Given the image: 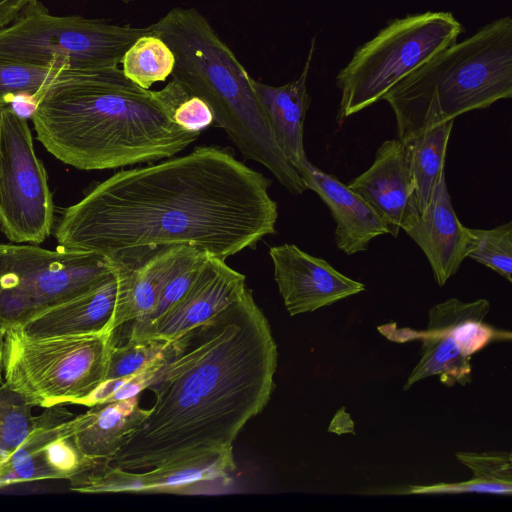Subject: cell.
I'll return each mask as SVG.
<instances>
[{"mask_svg": "<svg viewBox=\"0 0 512 512\" xmlns=\"http://www.w3.org/2000/svg\"><path fill=\"white\" fill-rule=\"evenodd\" d=\"M269 186L228 149L197 147L97 184L62 212L54 235L62 248L113 261L167 246L225 260L276 232Z\"/></svg>", "mask_w": 512, "mask_h": 512, "instance_id": "1", "label": "cell"}, {"mask_svg": "<svg viewBox=\"0 0 512 512\" xmlns=\"http://www.w3.org/2000/svg\"><path fill=\"white\" fill-rule=\"evenodd\" d=\"M277 344L246 291L209 321L171 342L148 387L143 424L105 463L140 471L232 456L233 442L275 387Z\"/></svg>", "mask_w": 512, "mask_h": 512, "instance_id": "2", "label": "cell"}, {"mask_svg": "<svg viewBox=\"0 0 512 512\" xmlns=\"http://www.w3.org/2000/svg\"><path fill=\"white\" fill-rule=\"evenodd\" d=\"M31 118L46 150L80 170L170 158L200 135L178 126L151 90L119 67L64 71L44 90Z\"/></svg>", "mask_w": 512, "mask_h": 512, "instance_id": "3", "label": "cell"}, {"mask_svg": "<svg viewBox=\"0 0 512 512\" xmlns=\"http://www.w3.org/2000/svg\"><path fill=\"white\" fill-rule=\"evenodd\" d=\"M175 57L172 78L211 108L241 154L266 167L292 194L307 190L277 145L251 76L207 19L194 8H173L149 27Z\"/></svg>", "mask_w": 512, "mask_h": 512, "instance_id": "4", "label": "cell"}, {"mask_svg": "<svg viewBox=\"0 0 512 512\" xmlns=\"http://www.w3.org/2000/svg\"><path fill=\"white\" fill-rule=\"evenodd\" d=\"M512 96V19L499 18L441 50L383 97L398 139Z\"/></svg>", "mask_w": 512, "mask_h": 512, "instance_id": "5", "label": "cell"}, {"mask_svg": "<svg viewBox=\"0 0 512 512\" xmlns=\"http://www.w3.org/2000/svg\"><path fill=\"white\" fill-rule=\"evenodd\" d=\"M113 332L32 337L6 331L4 382L33 406L82 404L105 380Z\"/></svg>", "mask_w": 512, "mask_h": 512, "instance_id": "6", "label": "cell"}, {"mask_svg": "<svg viewBox=\"0 0 512 512\" xmlns=\"http://www.w3.org/2000/svg\"><path fill=\"white\" fill-rule=\"evenodd\" d=\"M461 30L451 12L428 11L390 21L339 71L338 123L382 100L401 79L454 44Z\"/></svg>", "mask_w": 512, "mask_h": 512, "instance_id": "7", "label": "cell"}, {"mask_svg": "<svg viewBox=\"0 0 512 512\" xmlns=\"http://www.w3.org/2000/svg\"><path fill=\"white\" fill-rule=\"evenodd\" d=\"M147 28L120 26L81 16H54L30 1L8 26L0 28V56L30 65L60 63L69 70L116 68Z\"/></svg>", "mask_w": 512, "mask_h": 512, "instance_id": "8", "label": "cell"}, {"mask_svg": "<svg viewBox=\"0 0 512 512\" xmlns=\"http://www.w3.org/2000/svg\"><path fill=\"white\" fill-rule=\"evenodd\" d=\"M117 263L99 253L0 243V328H19L38 313L111 277Z\"/></svg>", "mask_w": 512, "mask_h": 512, "instance_id": "9", "label": "cell"}, {"mask_svg": "<svg viewBox=\"0 0 512 512\" xmlns=\"http://www.w3.org/2000/svg\"><path fill=\"white\" fill-rule=\"evenodd\" d=\"M54 203L27 120L0 108V228L14 243H42L54 226Z\"/></svg>", "mask_w": 512, "mask_h": 512, "instance_id": "10", "label": "cell"}, {"mask_svg": "<svg viewBox=\"0 0 512 512\" xmlns=\"http://www.w3.org/2000/svg\"><path fill=\"white\" fill-rule=\"evenodd\" d=\"M236 469L233 456L130 471L102 460H88L69 481L71 489L88 493H190L214 481L227 483Z\"/></svg>", "mask_w": 512, "mask_h": 512, "instance_id": "11", "label": "cell"}, {"mask_svg": "<svg viewBox=\"0 0 512 512\" xmlns=\"http://www.w3.org/2000/svg\"><path fill=\"white\" fill-rule=\"evenodd\" d=\"M246 277L225 260L208 255L186 293L155 321L133 326L127 340L172 342L212 319L247 289Z\"/></svg>", "mask_w": 512, "mask_h": 512, "instance_id": "12", "label": "cell"}, {"mask_svg": "<svg viewBox=\"0 0 512 512\" xmlns=\"http://www.w3.org/2000/svg\"><path fill=\"white\" fill-rule=\"evenodd\" d=\"M64 404L46 407L22 445L0 467V486L18 482L67 479L87 462L74 444Z\"/></svg>", "mask_w": 512, "mask_h": 512, "instance_id": "13", "label": "cell"}, {"mask_svg": "<svg viewBox=\"0 0 512 512\" xmlns=\"http://www.w3.org/2000/svg\"><path fill=\"white\" fill-rule=\"evenodd\" d=\"M269 255L274 279L290 316L313 312L365 290L363 283L294 244L273 246Z\"/></svg>", "mask_w": 512, "mask_h": 512, "instance_id": "14", "label": "cell"}, {"mask_svg": "<svg viewBox=\"0 0 512 512\" xmlns=\"http://www.w3.org/2000/svg\"><path fill=\"white\" fill-rule=\"evenodd\" d=\"M384 221L389 234L408 231L420 217L403 144L384 141L371 166L346 184Z\"/></svg>", "mask_w": 512, "mask_h": 512, "instance_id": "15", "label": "cell"}, {"mask_svg": "<svg viewBox=\"0 0 512 512\" xmlns=\"http://www.w3.org/2000/svg\"><path fill=\"white\" fill-rule=\"evenodd\" d=\"M297 171L305 186L317 193L335 222L336 247L347 255L366 251L370 242L389 234L379 215L353 190L333 175L327 174L308 159Z\"/></svg>", "mask_w": 512, "mask_h": 512, "instance_id": "16", "label": "cell"}, {"mask_svg": "<svg viewBox=\"0 0 512 512\" xmlns=\"http://www.w3.org/2000/svg\"><path fill=\"white\" fill-rule=\"evenodd\" d=\"M425 254L435 282L442 287L466 258L468 227L462 225L452 206L445 172L416 224L405 232Z\"/></svg>", "mask_w": 512, "mask_h": 512, "instance_id": "17", "label": "cell"}, {"mask_svg": "<svg viewBox=\"0 0 512 512\" xmlns=\"http://www.w3.org/2000/svg\"><path fill=\"white\" fill-rule=\"evenodd\" d=\"M120 289L121 279L116 267L115 273L98 286L38 313L19 329L32 337L111 332Z\"/></svg>", "mask_w": 512, "mask_h": 512, "instance_id": "18", "label": "cell"}, {"mask_svg": "<svg viewBox=\"0 0 512 512\" xmlns=\"http://www.w3.org/2000/svg\"><path fill=\"white\" fill-rule=\"evenodd\" d=\"M187 247L156 248L118 261L121 289L110 325L111 332L128 322L144 319L153 311L162 286Z\"/></svg>", "mask_w": 512, "mask_h": 512, "instance_id": "19", "label": "cell"}, {"mask_svg": "<svg viewBox=\"0 0 512 512\" xmlns=\"http://www.w3.org/2000/svg\"><path fill=\"white\" fill-rule=\"evenodd\" d=\"M315 50V38L301 74L282 86H271L251 78L253 90L266 115L273 137L286 159L297 170L307 159L304 149V121L311 98L307 77Z\"/></svg>", "mask_w": 512, "mask_h": 512, "instance_id": "20", "label": "cell"}, {"mask_svg": "<svg viewBox=\"0 0 512 512\" xmlns=\"http://www.w3.org/2000/svg\"><path fill=\"white\" fill-rule=\"evenodd\" d=\"M150 413L139 406L138 395L113 402L97 403L68 421L70 436L88 460L113 457L138 430Z\"/></svg>", "mask_w": 512, "mask_h": 512, "instance_id": "21", "label": "cell"}, {"mask_svg": "<svg viewBox=\"0 0 512 512\" xmlns=\"http://www.w3.org/2000/svg\"><path fill=\"white\" fill-rule=\"evenodd\" d=\"M419 337L421 357L409 374L404 390L430 376H439L447 386H465L471 382V357L464 352L452 325L433 307L428 312L427 329Z\"/></svg>", "mask_w": 512, "mask_h": 512, "instance_id": "22", "label": "cell"}, {"mask_svg": "<svg viewBox=\"0 0 512 512\" xmlns=\"http://www.w3.org/2000/svg\"><path fill=\"white\" fill-rule=\"evenodd\" d=\"M454 120L429 125L400 140L414 185L420 214L427 208L444 173L447 145Z\"/></svg>", "mask_w": 512, "mask_h": 512, "instance_id": "23", "label": "cell"}, {"mask_svg": "<svg viewBox=\"0 0 512 512\" xmlns=\"http://www.w3.org/2000/svg\"><path fill=\"white\" fill-rule=\"evenodd\" d=\"M120 64L129 80L149 90L154 83L163 82L172 74L175 57L169 46L149 29L127 49Z\"/></svg>", "mask_w": 512, "mask_h": 512, "instance_id": "24", "label": "cell"}, {"mask_svg": "<svg viewBox=\"0 0 512 512\" xmlns=\"http://www.w3.org/2000/svg\"><path fill=\"white\" fill-rule=\"evenodd\" d=\"M60 63L30 65L0 56V108L10 106L19 96L39 100L44 90L64 71Z\"/></svg>", "mask_w": 512, "mask_h": 512, "instance_id": "25", "label": "cell"}, {"mask_svg": "<svg viewBox=\"0 0 512 512\" xmlns=\"http://www.w3.org/2000/svg\"><path fill=\"white\" fill-rule=\"evenodd\" d=\"M468 235L466 258L512 282V222L491 229L468 228Z\"/></svg>", "mask_w": 512, "mask_h": 512, "instance_id": "26", "label": "cell"}, {"mask_svg": "<svg viewBox=\"0 0 512 512\" xmlns=\"http://www.w3.org/2000/svg\"><path fill=\"white\" fill-rule=\"evenodd\" d=\"M151 92L170 118L184 130L200 133L214 124L209 105L179 81L172 78L163 89Z\"/></svg>", "mask_w": 512, "mask_h": 512, "instance_id": "27", "label": "cell"}, {"mask_svg": "<svg viewBox=\"0 0 512 512\" xmlns=\"http://www.w3.org/2000/svg\"><path fill=\"white\" fill-rule=\"evenodd\" d=\"M32 407L5 382L0 385V453L5 459L22 445L33 429Z\"/></svg>", "mask_w": 512, "mask_h": 512, "instance_id": "28", "label": "cell"}, {"mask_svg": "<svg viewBox=\"0 0 512 512\" xmlns=\"http://www.w3.org/2000/svg\"><path fill=\"white\" fill-rule=\"evenodd\" d=\"M171 342L160 340H127L111 348L105 380L125 377L167 360Z\"/></svg>", "mask_w": 512, "mask_h": 512, "instance_id": "29", "label": "cell"}, {"mask_svg": "<svg viewBox=\"0 0 512 512\" xmlns=\"http://www.w3.org/2000/svg\"><path fill=\"white\" fill-rule=\"evenodd\" d=\"M208 255L210 254L187 247L162 286L153 311L146 318L131 322L132 325L149 324L173 306L189 289Z\"/></svg>", "mask_w": 512, "mask_h": 512, "instance_id": "30", "label": "cell"}, {"mask_svg": "<svg viewBox=\"0 0 512 512\" xmlns=\"http://www.w3.org/2000/svg\"><path fill=\"white\" fill-rule=\"evenodd\" d=\"M166 361L125 377L104 381L82 404L90 407L97 403L119 401L138 395L152 384Z\"/></svg>", "mask_w": 512, "mask_h": 512, "instance_id": "31", "label": "cell"}, {"mask_svg": "<svg viewBox=\"0 0 512 512\" xmlns=\"http://www.w3.org/2000/svg\"><path fill=\"white\" fill-rule=\"evenodd\" d=\"M456 458L468 467L472 477L512 482V455L510 452H457Z\"/></svg>", "mask_w": 512, "mask_h": 512, "instance_id": "32", "label": "cell"}, {"mask_svg": "<svg viewBox=\"0 0 512 512\" xmlns=\"http://www.w3.org/2000/svg\"><path fill=\"white\" fill-rule=\"evenodd\" d=\"M403 493L415 495L486 493L501 496H511L512 482H502L486 478L472 477L470 480L458 483L411 485Z\"/></svg>", "mask_w": 512, "mask_h": 512, "instance_id": "33", "label": "cell"}, {"mask_svg": "<svg viewBox=\"0 0 512 512\" xmlns=\"http://www.w3.org/2000/svg\"><path fill=\"white\" fill-rule=\"evenodd\" d=\"M32 0H0V28L12 23Z\"/></svg>", "mask_w": 512, "mask_h": 512, "instance_id": "34", "label": "cell"}, {"mask_svg": "<svg viewBox=\"0 0 512 512\" xmlns=\"http://www.w3.org/2000/svg\"><path fill=\"white\" fill-rule=\"evenodd\" d=\"M6 329L0 328V384L4 383V345Z\"/></svg>", "mask_w": 512, "mask_h": 512, "instance_id": "35", "label": "cell"}, {"mask_svg": "<svg viewBox=\"0 0 512 512\" xmlns=\"http://www.w3.org/2000/svg\"><path fill=\"white\" fill-rule=\"evenodd\" d=\"M5 458L4 456L0 453V467L2 465V463L4 462Z\"/></svg>", "mask_w": 512, "mask_h": 512, "instance_id": "36", "label": "cell"}, {"mask_svg": "<svg viewBox=\"0 0 512 512\" xmlns=\"http://www.w3.org/2000/svg\"><path fill=\"white\" fill-rule=\"evenodd\" d=\"M121 1H124V2H129V1H132V0H121Z\"/></svg>", "mask_w": 512, "mask_h": 512, "instance_id": "37", "label": "cell"}]
</instances>
